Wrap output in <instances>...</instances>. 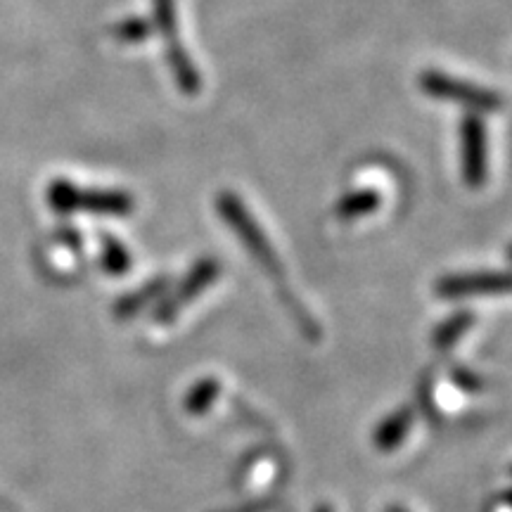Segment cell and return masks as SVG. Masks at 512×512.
<instances>
[{"instance_id": "6da1fadb", "label": "cell", "mask_w": 512, "mask_h": 512, "mask_svg": "<svg viewBox=\"0 0 512 512\" xmlns=\"http://www.w3.org/2000/svg\"><path fill=\"white\" fill-rule=\"evenodd\" d=\"M48 204L60 214L128 216L133 214V197L124 190L81 188L67 178H55L48 185Z\"/></svg>"}, {"instance_id": "7a4b0ae2", "label": "cell", "mask_w": 512, "mask_h": 512, "mask_svg": "<svg viewBox=\"0 0 512 512\" xmlns=\"http://www.w3.org/2000/svg\"><path fill=\"white\" fill-rule=\"evenodd\" d=\"M216 209H219L221 219L233 228V233L238 235L247 252L259 261V266L271 275H280V259L275 254L271 240L266 238V233L256 223L254 216L249 214V209L242 204L240 197L235 192L223 190L216 197Z\"/></svg>"}, {"instance_id": "3957f363", "label": "cell", "mask_w": 512, "mask_h": 512, "mask_svg": "<svg viewBox=\"0 0 512 512\" xmlns=\"http://www.w3.org/2000/svg\"><path fill=\"white\" fill-rule=\"evenodd\" d=\"M420 88L434 100H446L456 102V105L465 107L472 114L482 112H498L503 107L501 93L491 91V88L477 86V83L453 79L437 69H427L420 76Z\"/></svg>"}, {"instance_id": "277c9868", "label": "cell", "mask_w": 512, "mask_h": 512, "mask_svg": "<svg viewBox=\"0 0 512 512\" xmlns=\"http://www.w3.org/2000/svg\"><path fill=\"white\" fill-rule=\"evenodd\" d=\"M155 3V27L164 38L166 62H169L171 74H174L176 86L185 95H197L202 88L200 72L195 62L190 60L188 50L178 41V17H176V0H152Z\"/></svg>"}, {"instance_id": "5b68a950", "label": "cell", "mask_w": 512, "mask_h": 512, "mask_svg": "<svg viewBox=\"0 0 512 512\" xmlns=\"http://www.w3.org/2000/svg\"><path fill=\"white\" fill-rule=\"evenodd\" d=\"M463 143V178L470 188L486 181V126L479 114H467L460 126Z\"/></svg>"}, {"instance_id": "8992f818", "label": "cell", "mask_w": 512, "mask_h": 512, "mask_svg": "<svg viewBox=\"0 0 512 512\" xmlns=\"http://www.w3.org/2000/svg\"><path fill=\"white\" fill-rule=\"evenodd\" d=\"M434 292L444 299H463L475 294H505L508 275L505 273H460L446 275L434 285Z\"/></svg>"}, {"instance_id": "52a82bcc", "label": "cell", "mask_w": 512, "mask_h": 512, "mask_svg": "<svg viewBox=\"0 0 512 512\" xmlns=\"http://www.w3.org/2000/svg\"><path fill=\"white\" fill-rule=\"evenodd\" d=\"M219 273H221V264L216 259L197 261L195 268H192V271L183 278V283L178 285L174 299H169V302L159 309L157 318L159 320L174 318L176 313L181 311V306H185V302H190V299L200 297V294L207 290L216 278H219Z\"/></svg>"}, {"instance_id": "ba28073f", "label": "cell", "mask_w": 512, "mask_h": 512, "mask_svg": "<svg viewBox=\"0 0 512 512\" xmlns=\"http://www.w3.org/2000/svg\"><path fill=\"white\" fill-rule=\"evenodd\" d=\"M411 427H413V411L411 408H401V411L392 413L387 420L377 425V430L373 434L375 446L384 453L394 451V448H399L403 441H406Z\"/></svg>"}, {"instance_id": "9c48e42d", "label": "cell", "mask_w": 512, "mask_h": 512, "mask_svg": "<svg viewBox=\"0 0 512 512\" xmlns=\"http://www.w3.org/2000/svg\"><path fill=\"white\" fill-rule=\"evenodd\" d=\"M380 204H382L380 192L373 188H363V190H354L349 192V195H344L342 200L337 202L335 211L339 219L356 221V219H363V216L375 214Z\"/></svg>"}, {"instance_id": "30bf717a", "label": "cell", "mask_w": 512, "mask_h": 512, "mask_svg": "<svg viewBox=\"0 0 512 512\" xmlns=\"http://www.w3.org/2000/svg\"><path fill=\"white\" fill-rule=\"evenodd\" d=\"M100 264L102 271L110 275H124L131 268V254L124 247V242L114 238L110 233H100Z\"/></svg>"}, {"instance_id": "8fae6325", "label": "cell", "mask_w": 512, "mask_h": 512, "mask_svg": "<svg viewBox=\"0 0 512 512\" xmlns=\"http://www.w3.org/2000/svg\"><path fill=\"white\" fill-rule=\"evenodd\" d=\"M166 287H169V280L157 278V280H152V283H147L143 290L126 294V297L117 304V316L128 318V316H133V313H140L147 304H152L155 299L164 297Z\"/></svg>"}, {"instance_id": "7c38bea8", "label": "cell", "mask_w": 512, "mask_h": 512, "mask_svg": "<svg viewBox=\"0 0 512 512\" xmlns=\"http://www.w3.org/2000/svg\"><path fill=\"white\" fill-rule=\"evenodd\" d=\"M219 392H221L219 380H216V377H204V380L197 382L195 387L185 394V401H183L185 411L195 415V418H200V415H204L211 406H214L216 399H219Z\"/></svg>"}, {"instance_id": "4fadbf2b", "label": "cell", "mask_w": 512, "mask_h": 512, "mask_svg": "<svg viewBox=\"0 0 512 512\" xmlns=\"http://www.w3.org/2000/svg\"><path fill=\"white\" fill-rule=\"evenodd\" d=\"M472 320H475L472 318V313H465V311H460L456 316L444 320V323L439 325V330L434 332V347L451 349L453 344H456L458 339L472 328Z\"/></svg>"}, {"instance_id": "5bb4252c", "label": "cell", "mask_w": 512, "mask_h": 512, "mask_svg": "<svg viewBox=\"0 0 512 512\" xmlns=\"http://www.w3.org/2000/svg\"><path fill=\"white\" fill-rule=\"evenodd\" d=\"M152 29H155V24H152L150 19L128 17L112 29V34L117 36V41H121V43H143L150 38Z\"/></svg>"}, {"instance_id": "9a60e30c", "label": "cell", "mask_w": 512, "mask_h": 512, "mask_svg": "<svg viewBox=\"0 0 512 512\" xmlns=\"http://www.w3.org/2000/svg\"><path fill=\"white\" fill-rule=\"evenodd\" d=\"M316 512H332V508H330V505H318Z\"/></svg>"}, {"instance_id": "2e32d148", "label": "cell", "mask_w": 512, "mask_h": 512, "mask_svg": "<svg viewBox=\"0 0 512 512\" xmlns=\"http://www.w3.org/2000/svg\"><path fill=\"white\" fill-rule=\"evenodd\" d=\"M387 512H408V510H403V508H399V505H392V508H389Z\"/></svg>"}]
</instances>
